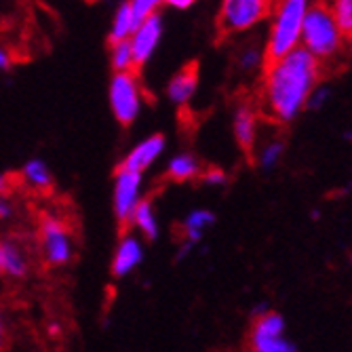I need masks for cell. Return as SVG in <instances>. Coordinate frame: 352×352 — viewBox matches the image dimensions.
I'll return each mask as SVG.
<instances>
[{"label": "cell", "instance_id": "cell-7", "mask_svg": "<svg viewBox=\"0 0 352 352\" xmlns=\"http://www.w3.org/2000/svg\"><path fill=\"white\" fill-rule=\"evenodd\" d=\"M285 329V318L274 310H266L260 316H253L249 348L255 352H294L298 346L287 338Z\"/></svg>", "mask_w": 352, "mask_h": 352}, {"label": "cell", "instance_id": "cell-18", "mask_svg": "<svg viewBox=\"0 0 352 352\" xmlns=\"http://www.w3.org/2000/svg\"><path fill=\"white\" fill-rule=\"evenodd\" d=\"M215 223V213L209 209H195L190 211L184 219V239L192 243H201L203 234Z\"/></svg>", "mask_w": 352, "mask_h": 352}, {"label": "cell", "instance_id": "cell-3", "mask_svg": "<svg viewBox=\"0 0 352 352\" xmlns=\"http://www.w3.org/2000/svg\"><path fill=\"white\" fill-rule=\"evenodd\" d=\"M308 9L310 0H276L264 45L268 59L283 57L302 47V30Z\"/></svg>", "mask_w": 352, "mask_h": 352}, {"label": "cell", "instance_id": "cell-21", "mask_svg": "<svg viewBox=\"0 0 352 352\" xmlns=\"http://www.w3.org/2000/svg\"><path fill=\"white\" fill-rule=\"evenodd\" d=\"M285 154V142L283 140H268L260 152H258V165L262 171H272L278 167V163L283 161Z\"/></svg>", "mask_w": 352, "mask_h": 352}, {"label": "cell", "instance_id": "cell-10", "mask_svg": "<svg viewBox=\"0 0 352 352\" xmlns=\"http://www.w3.org/2000/svg\"><path fill=\"white\" fill-rule=\"evenodd\" d=\"M144 243L140 241L138 234L126 232L120 236L116 249H114V258H112V274L116 278L129 276L133 270H138L144 262Z\"/></svg>", "mask_w": 352, "mask_h": 352}, {"label": "cell", "instance_id": "cell-22", "mask_svg": "<svg viewBox=\"0 0 352 352\" xmlns=\"http://www.w3.org/2000/svg\"><path fill=\"white\" fill-rule=\"evenodd\" d=\"M268 61V55H266V47H258V45H247L241 55H239V68L243 72H258V70H264Z\"/></svg>", "mask_w": 352, "mask_h": 352}, {"label": "cell", "instance_id": "cell-16", "mask_svg": "<svg viewBox=\"0 0 352 352\" xmlns=\"http://www.w3.org/2000/svg\"><path fill=\"white\" fill-rule=\"evenodd\" d=\"M129 226H133V230L138 234H142V239H148V241H156L158 239V234H161V226H158V217H156L152 201L142 199V203L133 211V217H131Z\"/></svg>", "mask_w": 352, "mask_h": 352}, {"label": "cell", "instance_id": "cell-5", "mask_svg": "<svg viewBox=\"0 0 352 352\" xmlns=\"http://www.w3.org/2000/svg\"><path fill=\"white\" fill-rule=\"evenodd\" d=\"M144 87L138 76V70L131 72H114L108 87V104L112 116L122 124L131 126L144 108Z\"/></svg>", "mask_w": 352, "mask_h": 352}, {"label": "cell", "instance_id": "cell-14", "mask_svg": "<svg viewBox=\"0 0 352 352\" xmlns=\"http://www.w3.org/2000/svg\"><path fill=\"white\" fill-rule=\"evenodd\" d=\"M0 270L11 278H23L30 272V262L15 241H3L0 245Z\"/></svg>", "mask_w": 352, "mask_h": 352}, {"label": "cell", "instance_id": "cell-4", "mask_svg": "<svg viewBox=\"0 0 352 352\" xmlns=\"http://www.w3.org/2000/svg\"><path fill=\"white\" fill-rule=\"evenodd\" d=\"M276 0H221L217 11V30L221 36L251 32L270 19Z\"/></svg>", "mask_w": 352, "mask_h": 352}, {"label": "cell", "instance_id": "cell-28", "mask_svg": "<svg viewBox=\"0 0 352 352\" xmlns=\"http://www.w3.org/2000/svg\"><path fill=\"white\" fill-rule=\"evenodd\" d=\"M195 247H197V243H192V241L184 239V241H182V245H179V249H177V260H186Z\"/></svg>", "mask_w": 352, "mask_h": 352}, {"label": "cell", "instance_id": "cell-30", "mask_svg": "<svg viewBox=\"0 0 352 352\" xmlns=\"http://www.w3.org/2000/svg\"><path fill=\"white\" fill-rule=\"evenodd\" d=\"M0 217H3V219L11 217V205H9L7 199H3V203H0Z\"/></svg>", "mask_w": 352, "mask_h": 352}, {"label": "cell", "instance_id": "cell-1", "mask_svg": "<svg viewBox=\"0 0 352 352\" xmlns=\"http://www.w3.org/2000/svg\"><path fill=\"white\" fill-rule=\"evenodd\" d=\"M323 61L306 47H298L262 70V110L274 122H294L308 106L312 89L321 82Z\"/></svg>", "mask_w": 352, "mask_h": 352}, {"label": "cell", "instance_id": "cell-17", "mask_svg": "<svg viewBox=\"0 0 352 352\" xmlns=\"http://www.w3.org/2000/svg\"><path fill=\"white\" fill-rule=\"evenodd\" d=\"M140 19L138 15L133 13L129 0L122 5H118V9L114 11L112 15V23H110V34H108V41L114 43V41H129L133 36V32L138 28Z\"/></svg>", "mask_w": 352, "mask_h": 352}, {"label": "cell", "instance_id": "cell-26", "mask_svg": "<svg viewBox=\"0 0 352 352\" xmlns=\"http://www.w3.org/2000/svg\"><path fill=\"white\" fill-rule=\"evenodd\" d=\"M201 182L205 186H211V188H223V186L228 184V175H226V171L219 169V167H211V169L203 171Z\"/></svg>", "mask_w": 352, "mask_h": 352}, {"label": "cell", "instance_id": "cell-6", "mask_svg": "<svg viewBox=\"0 0 352 352\" xmlns=\"http://www.w3.org/2000/svg\"><path fill=\"white\" fill-rule=\"evenodd\" d=\"M38 251L51 268H61L74 258V241L66 221L55 215H45L38 226Z\"/></svg>", "mask_w": 352, "mask_h": 352}, {"label": "cell", "instance_id": "cell-24", "mask_svg": "<svg viewBox=\"0 0 352 352\" xmlns=\"http://www.w3.org/2000/svg\"><path fill=\"white\" fill-rule=\"evenodd\" d=\"M129 5H131V9L140 21L150 17V15H156L163 7H167L165 0H129Z\"/></svg>", "mask_w": 352, "mask_h": 352}, {"label": "cell", "instance_id": "cell-8", "mask_svg": "<svg viewBox=\"0 0 352 352\" xmlns=\"http://www.w3.org/2000/svg\"><path fill=\"white\" fill-rule=\"evenodd\" d=\"M144 173L131 171L118 165L114 173V192H112V211L120 226H129L133 211L142 203Z\"/></svg>", "mask_w": 352, "mask_h": 352}, {"label": "cell", "instance_id": "cell-13", "mask_svg": "<svg viewBox=\"0 0 352 352\" xmlns=\"http://www.w3.org/2000/svg\"><path fill=\"white\" fill-rule=\"evenodd\" d=\"M258 124H260V118L253 106L243 104L234 110L232 133H234V140L241 146V150L251 152L255 148V142H258Z\"/></svg>", "mask_w": 352, "mask_h": 352}, {"label": "cell", "instance_id": "cell-9", "mask_svg": "<svg viewBox=\"0 0 352 352\" xmlns=\"http://www.w3.org/2000/svg\"><path fill=\"white\" fill-rule=\"evenodd\" d=\"M163 38V19L161 15H150L146 19H142L133 32L131 47L135 53V61H138V68H144L146 63L152 59V55L156 53L158 45H161Z\"/></svg>", "mask_w": 352, "mask_h": 352}, {"label": "cell", "instance_id": "cell-20", "mask_svg": "<svg viewBox=\"0 0 352 352\" xmlns=\"http://www.w3.org/2000/svg\"><path fill=\"white\" fill-rule=\"evenodd\" d=\"M110 66L114 72H131V70H140L138 61H135V53L131 47V41H114L110 43Z\"/></svg>", "mask_w": 352, "mask_h": 352}, {"label": "cell", "instance_id": "cell-15", "mask_svg": "<svg viewBox=\"0 0 352 352\" xmlns=\"http://www.w3.org/2000/svg\"><path fill=\"white\" fill-rule=\"evenodd\" d=\"M167 177L171 182H177V184H186V182H192L203 175V167H201V161L190 152H182L177 156H173L169 165H167Z\"/></svg>", "mask_w": 352, "mask_h": 352}, {"label": "cell", "instance_id": "cell-11", "mask_svg": "<svg viewBox=\"0 0 352 352\" xmlns=\"http://www.w3.org/2000/svg\"><path fill=\"white\" fill-rule=\"evenodd\" d=\"M165 148H167L165 135L154 133V135L142 140L140 144H135L129 152H126V156L122 158L120 167L144 173V171H148V169L158 161V158L163 156Z\"/></svg>", "mask_w": 352, "mask_h": 352}, {"label": "cell", "instance_id": "cell-12", "mask_svg": "<svg viewBox=\"0 0 352 352\" xmlns=\"http://www.w3.org/2000/svg\"><path fill=\"white\" fill-rule=\"evenodd\" d=\"M199 89V66L188 63L179 72H175L167 85V98L175 106H186Z\"/></svg>", "mask_w": 352, "mask_h": 352}, {"label": "cell", "instance_id": "cell-25", "mask_svg": "<svg viewBox=\"0 0 352 352\" xmlns=\"http://www.w3.org/2000/svg\"><path fill=\"white\" fill-rule=\"evenodd\" d=\"M331 95H333V91L327 87V85H323V82H318L314 89H312V93H310V98H308V106H306V110H323L327 104H329V100H331Z\"/></svg>", "mask_w": 352, "mask_h": 352}, {"label": "cell", "instance_id": "cell-31", "mask_svg": "<svg viewBox=\"0 0 352 352\" xmlns=\"http://www.w3.org/2000/svg\"><path fill=\"white\" fill-rule=\"evenodd\" d=\"M59 331H61V329H59V325H49V336H51V338H57V336H59Z\"/></svg>", "mask_w": 352, "mask_h": 352}, {"label": "cell", "instance_id": "cell-19", "mask_svg": "<svg viewBox=\"0 0 352 352\" xmlns=\"http://www.w3.org/2000/svg\"><path fill=\"white\" fill-rule=\"evenodd\" d=\"M21 177L25 182V186H30L32 190H38V192H47L53 186V173L49 169V165L41 158H32L28 161L21 169Z\"/></svg>", "mask_w": 352, "mask_h": 352}, {"label": "cell", "instance_id": "cell-2", "mask_svg": "<svg viewBox=\"0 0 352 352\" xmlns=\"http://www.w3.org/2000/svg\"><path fill=\"white\" fill-rule=\"evenodd\" d=\"M346 41L348 36L340 28L331 7L327 3H310L302 30V47L323 63H329L344 53Z\"/></svg>", "mask_w": 352, "mask_h": 352}, {"label": "cell", "instance_id": "cell-23", "mask_svg": "<svg viewBox=\"0 0 352 352\" xmlns=\"http://www.w3.org/2000/svg\"><path fill=\"white\" fill-rule=\"evenodd\" d=\"M329 7L348 41H352V0H331Z\"/></svg>", "mask_w": 352, "mask_h": 352}, {"label": "cell", "instance_id": "cell-29", "mask_svg": "<svg viewBox=\"0 0 352 352\" xmlns=\"http://www.w3.org/2000/svg\"><path fill=\"white\" fill-rule=\"evenodd\" d=\"M9 68H11V51L3 49V51H0V70L7 72Z\"/></svg>", "mask_w": 352, "mask_h": 352}, {"label": "cell", "instance_id": "cell-27", "mask_svg": "<svg viewBox=\"0 0 352 352\" xmlns=\"http://www.w3.org/2000/svg\"><path fill=\"white\" fill-rule=\"evenodd\" d=\"M197 0H165V5L169 9H175V11H186L190 7H195Z\"/></svg>", "mask_w": 352, "mask_h": 352}]
</instances>
